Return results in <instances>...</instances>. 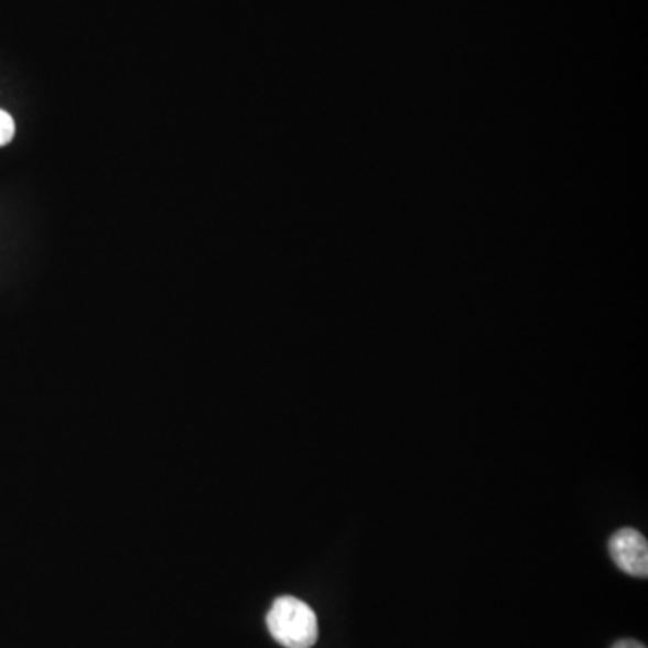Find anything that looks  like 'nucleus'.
Masks as SVG:
<instances>
[{
    "label": "nucleus",
    "mask_w": 648,
    "mask_h": 648,
    "mask_svg": "<svg viewBox=\"0 0 648 648\" xmlns=\"http://www.w3.org/2000/svg\"><path fill=\"white\" fill-rule=\"evenodd\" d=\"M267 627L272 638L285 648H312L320 638L314 611L294 596L276 600L267 614Z\"/></svg>",
    "instance_id": "1"
},
{
    "label": "nucleus",
    "mask_w": 648,
    "mask_h": 648,
    "mask_svg": "<svg viewBox=\"0 0 648 648\" xmlns=\"http://www.w3.org/2000/svg\"><path fill=\"white\" fill-rule=\"evenodd\" d=\"M611 557L614 564L627 575L636 579H647L648 575V542L634 528L616 531L609 540Z\"/></svg>",
    "instance_id": "2"
},
{
    "label": "nucleus",
    "mask_w": 648,
    "mask_h": 648,
    "mask_svg": "<svg viewBox=\"0 0 648 648\" xmlns=\"http://www.w3.org/2000/svg\"><path fill=\"white\" fill-rule=\"evenodd\" d=\"M15 121H13L10 114L0 108V148L10 144L13 138H15Z\"/></svg>",
    "instance_id": "3"
},
{
    "label": "nucleus",
    "mask_w": 648,
    "mask_h": 648,
    "mask_svg": "<svg viewBox=\"0 0 648 648\" xmlns=\"http://www.w3.org/2000/svg\"><path fill=\"white\" fill-rule=\"evenodd\" d=\"M613 648H647L644 644H639L636 639H622L618 644H614Z\"/></svg>",
    "instance_id": "4"
}]
</instances>
